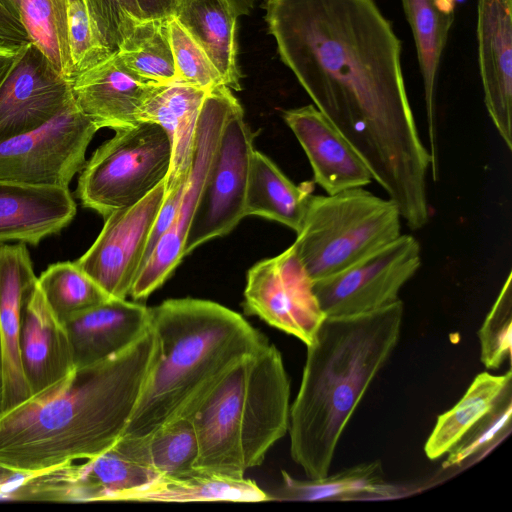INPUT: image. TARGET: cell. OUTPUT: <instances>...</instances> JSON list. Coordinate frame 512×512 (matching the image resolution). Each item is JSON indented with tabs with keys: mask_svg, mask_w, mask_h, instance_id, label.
Here are the masks:
<instances>
[{
	"mask_svg": "<svg viewBox=\"0 0 512 512\" xmlns=\"http://www.w3.org/2000/svg\"><path fill=\"white\" fill-rule=\"evenodd\" d=\"M313 284L291 245L248 270L244 311L308 346L327 318Z\"/></svg>",
	"mask_w": 512,
	"mask_h": 512,
	"instance_id": "cell-12",
	"label": "cell"
},
{
	"mask_svg": "<svg viewBox=\"0 0 512 512\" xmlns=\"http://www.w3.org/2000/svg\"><path fill=\"white\" fill-rule=\"evenodd\" d=\"M141 461L158 476H175L196 469L199 446L191 417H180L149 434L130 436Z\"/></svg>",
	"mask_w": 512,
	"mask_h": 512,
	"instance_id": "cell-31",
	"label": "cell"
},
{
	"mask_svg": "<svg viewBox=\"0 0 512 512\" xmlns=\"http://www.w3.org/2000/svg\"><path fill=\"white\" fill-rule=\"evenodd\" d=\"M312 191V182L294 184L268 156L253 150L244 206L245 216H261L297 232L313 195Z\"/></svg>",
	"mask_w": 512,
	"mask_h": 512,
	"instance_id": "cell-27",
	"label": "cell"
},
{
	"mask_svg": "<svg viewBox=\"0 0 512 512\" xmlns=\"http://www.w3.org/2000/svg\"><path fill=\"white\" fill-rule=\"evenodd\" d=\"M253 138L237 100L222 128L188 229L184 256L201 244L228 234L245 217Z\"/></svg>",
	"mask_w": 512,
	"mask_h": 512,
	"instance_id": "cell-9",
	"label": "cell"
},
{
	"mask_svg": "<svg viewBox=\"0 0 512 512\" xmlns=\"http://www.w3.org/2000/svg\"><path fill=\"white\" fill-rule=\"evenodd\" d=\"M171 17L141 19L116 50L124 65L146 81H177L170 40Z\"/></svg>",
	"mask_w": 512,
	"mask_h": 512,
	"instance_id": "cell-29",
	"label": "cell"
},
{
	"mask_svg": "<svg viewBox=\"0 0 512 512\" xmlns=\"http://www.w3.org/2000/svg\"><path fill=\"white\" fill-rule=\"evenodd\" d=\"M238 16L248 15L254 8L256 0H231Z\"/></svg>",
	"mask_w": 512,
	"mask_h": 512,
	"instance_id": "cell-43",
	"label": "cell"
},
{
	"mask_svg": "<svg viewBox=\"0 0 512 512\" xmlns=\"http://www.w3.org/2000/svg\"><path fill=\"white\" fill-rule=\"evenodd\" d=\"M75 368L105 360L128 348L150 328V307L110 298L65 320Z\"/></svg>",
	"mask_w": 512,
	"mask_h": 512,
	"instance_id": "cell-19",
	"label": "cell"
},
{
	"mask_svg": "<svg viewBox=\"0 0 512 512\" xmlns=\"http://www.w3.org/2000/svg\"><path fill=\"white\" fill-rule=\"evenodd\" d=\"M414 37L424 87L431 168L438 171L436 88L443 51L455 20V0H401Z\"/></svg>",
	"mask_w": 512,
	"mask_h": 512,
	"instance_id": "cell-23",
	"label": "cell"
},
{
	"mask_svg": "<svg viewBox=\"0 0 512 512\" xmlns=\"http://www.w3.org/2000/svg\"><path fill=\"white\" fill-rule=\"evenodd\" d=\"M164 198L162 182L135 205L110 213L96 240L75 261L110 298L130 295Z\"/></svg>",
	"mask_w": 512,
	"mask_h": 512,
	"instance_id": "cell-13",
	"label": "cell"
},
{
	"mask_svg": "<svg viewBox=\"0 0 512 512\" xmlns=\"http://www.w3.org/2000/svg\"><path fill=\"white\" fill-rule=\"evenodd\" d=\"M512 372L492 375L478 374L461 399L437 417L424 451L436 460L452 450L483 418L511 395Z\"/></svg>",
	"mask_w": 512,
	"mask_h": 512,
	"instance_id": "cell-28",
	"label": "cell"
},
{
	"mask_svg": "<svg viewBox=\"0 0 512 512\" xmlns=\"http://www.w3.org/2000/svg\"><path fill=\"white\" fill-rule=\"evenodd\" d=\"M161 85L136 76L114 51L78 74L71 89L75 105L98 130L116 131L141 122L146 102Z\"/></svg>",
	"mask_w": 512,
	"mask_h": 512,
	"instance_id": "cell-15",
	"label": "cell"
},
{
	"mask_svg": "<svg viewBox=\"0 0 512 512\" xmlns=\"http://www.w3.org/2000/svg\"><path fill=\"white\" fill-rule=\"evenodd\" d=\"M169 29L177 81L206 90L224 85L220 73L206 52L175 15L170 18Z\"/></svg>",
	"mask_w": 512,
	"mask_h": 512,
	"instance_id": "cell-35",
	"label": "cell"
},
{
	"mask_svg": "<svg viewBox=\"0 0 512 512\" xmlns=\"http://www.w3.org/2000/svg\"><path fill=\"white\" fill-rule=\"evenodd\" d=\"M209 90L175 81L161 85L146 102L141 122H153L166 132L171 162L164 181L165 196L184 188L192 167L197 123Z\"/></svg>",
	"mask_w": 512,
	"mask_h": 512,
	"instance_id": "cell-22",
	"label": "cell"
},
{
	"mask_svg": "<svg viewBox=\"0 0 512 512\" xmlns=\"http://www.w3.org/2000/svg\"><path fill=\"white\" fill-rule=\"evenodd\" d=\"M22 23L31 42L67 80L75 71L71 59L66 0H22Z\"/></svg>",
	"mask_w": 512,
	"mask_h": 512,
	"instance_id": "cell-32",
	"label": "cell"
},
{
	"mask_svg": "<svg viewBox=\"0 0 512 512\" xmlns=\"http://www.w3.org/2000/svg\"><path fill=\"white\" fill-rule=\"evenodd\" d=\"M24 44L0 41V86L18 60Z\"/></svg>",
	"mask_w": 512,
	"mask_h": 512,
	"instance_id": "cell-41",
	"label": "cell"
},
{
	"mask_svg": "<svg viewBox=\"0 0 512 512\" xmlns=\"http://www.w3.org/2000/svg\"><path fill=\"white\" fill-rule=\"evenodd\" d=\"M48 306L63 323L69 317L101 304L110 297L75 262L51 264L37 277Z\"/></svg>",
	"mask_w": 512,
	"mask_h": 512,
	"instance_id": "cell-33",
	"label": "cell"
},
{
	"mask_svg": "<svg viewBox=\"0 0 512 512\" xmlns=\"http://www.w3.org/2000/svg\"><path fill=\"white\" fill-rule=\"evenodd\" d=\"M290 406L282 355L267 342L238 361L191 416L196 468L244 478L287 433Z\"/></svg>",
	"mask_w": 512,
	"mask_h": 512,
	"instance_id": "cell-5",
	"label": "cell"
},
{
	"mask_svg": "<svg viewBox=\"0 0 512 512\" xmlns=\"http://www.w3.org/2000/svg\"><path fill=\"white\" fill-rule=\"evenodd\" d=\"M420 266L419 242L401 234L351 266L314 281V292L327 317L371 312L400 300L401 288Z\"/></svg>",
	"mask_w": 512,
	"mask_h": 512,
	"instance_id": "cell-11",
	"label": "cell"
},
{
	"mask_svg": "<svg viewBox=\"0 0 512 512\" xmlns=\"http://www.w3.org/2000/svg\"><path fill=\"white\" fill-rule=\"evenodd\" d=\"M281 61L351 144L412 230L429 219L431 155L414 119L401 41L375 0H266Z\"/></svg>",
	"mask_w": 512,
	"mask_h": 512,
	"instance_id": "cell-1",
	"label": "cell"
},
{
	"mask_svg": "<svg viewBox=\"0 0 512 512\" xmlns=\"http://www.w3.org/2000/svg\"><path fill=\"white\" fill-rule=\"evenodd\" d=\"M111 500L259 502L270 500V497L253 480L228 477L196 468L186 474L159 476L142 486L116 493Z\"/></svg>",
	"mask_w": 512,
	"mask_h": 512,
	"instance_id": "cell-25",
	"label": "cell"
},
{
	"mask_svg": "<svg viewBox=\"0 0 512 512\" xmlns=\"http://www.w3.org/2000/svg\"><path fill=\"white\" fill-rule=\"evenodd\" d=\"M68 35L75 77L112 52L101 40L85 0H66Z\"/></svg>",
	"mask_w": 512,
	"mask_h": 512,
	"instance_id": "cell-36",
	"label": "cell"
},
{
	"mask_svg": "<svg viewBox=\"0 0 512 512\" xmlns=\"http://www.w3.org/2000/svg\"><path fill=\"white\" fill-rule=\"evenodd\" d=\"M157 477L138 459L130 438L121 436L113 446L84 464L71 463V501H110L116 493Z\"/></svg>",
	"mask_w": 512,
	"mask_h": 512,
	"instance_id": "cell-26",
	"label": "cell"
},
{
	"mask_svg": "<svg viewBox=\"0 0 512 512\" xmlns=\"http://www.w3.org/2000/svg\"><path fill=\"white\" fill-rule=\"evenodd\" d=\"M282 483L270 500L352 499L358 494H383L387 490L379 461L363 463L320 479L299 480L282 471Z\"/></svg>",
	"mask_w": 512,
	"mask_h": 512,
	"instance_id": "cell-30",
	"label": "cell"
},
{
	"mask_svg": "<svg viewBox=\"0 0 512 512\" xmlns=\"http://www.w3.org/2000/svg\"><path fill=\"white\" fill-rule=\"evenodd\" d=\"M36 282L26 245H0V411L31 396L20 362L19 333L24 303Z\"/></svg>",
	"mask_w": 512,
	"mask_h": 512,
	"instance_id": "cell-16",
	"label": "cell"
},
{
	"mask_svg": "<svg viewBox=\"0 0 512 512\" xmlns=\"http://www.w3.org/2000/svg\"><path fill=\"white\" fill-rule=\"evenodd\" d=\"M71 84L36 44L25 43L0 86V143L59 114L73 101Z\"/></svg>",
	"mask_w": 512,
	"mask_h": 512,
	"instance_id": "cell-14",
	"label": "cell"
},
{
	"mask_svg": "<svg viewBox=\"0 0 512 512\" xmlns=\"http://www.w3.org/2000/svg\"><path fill=\"white\" fill-rule=\"evenodd\" d=\"M283 119L310 162L314 182L326 194L371 183L373 177L365 162L314 105L286 110Z\"/></svg>",
	"mask_w": 512,
	"mask_h": 512,
	"instance_id": "cell-18",
	"label": "cell"
},
{
	"mask_svg": "<svg viewBox=\"0 0 512 512\" xmlns=\"http://www.w3.org/2000/svg\"><path fill=\"white\" fill-rule=\"evenodd\" d=\"M180 0H178V3H179Z\"/></svg>",
	"mask_w": 512,
	"mask_h": 512,
	"instance_id": "cell-44",
	"label": "cell"
},
{
	"mask_svg": "<svg viewBox=\"0 0 512 512\" xmlns=\"http://www.w3.org/2000/svg\"><path fill=\"white\" fill-rule=\"evenodd\" d=\"M0 5L17 21L22 23V0H0ZM23 24V23H22Z\"/></svg>",
	"mask_w": 512,
	"mask_h": 512,
	"instance_id": "cell-42",
	"label": "cell"
},
{
	"mask_svg": "<svg viewBox=\"0 0 512 512\" xmlns=\"http://www.w3.org/2000/svg\"><path fill=\"white\" fill-rule=\"evenodd\" d=\"M157 355L150 326L125 350L0 411V469L29 476L109 449L129 423Z\"/></svg>",
	"mask_w": 512,
	"mask_h": 512,
	"instance_id": "cell-2",
	"label": "cell"
},
{
	"mask_svg": "<svg viewBox=\"0 0 512 512\" xmlns=\"http://www.w3.org/2000/svg\"><path fill=\"white\" fill-rule=\"evenodd\" d=\"M19 354L31 396L56 384L75 369L66 330L48 306L37 282L24 303Z\"/></svg>",
	"mask_w": 512,
	"mask_h": 512,
	"instance_id": "cell-20",
	"label": "cell"
},
{
	"mask_svg": "<svg viewBox=\"0 0 512 512\" xmlns=\"http://www.w3.org/2000/svg\"><path fill=\"white\" fill-rule=\"evenodd\" d=\"M0 41L24 44L30 41L22 23L13 18L0 5Z\"/></svg>",
	"mask_w": 512,
	"mask_h": 512,
	"instance_id": "cell-39",
	"label": "cell"
},
{
	"mask_svg": "<svg viewBox=\"0 0 512 512\" xmlns=\"http://www.w3.org/2000/svg\"><path fill=\"white\" fill-rule=\"evenodd\" d=\"M175 16L206 52L223 84L240 91L242 74L237 62L236 41L238 14L231 0H180Z\"/></svg>",
	"mask_w": 512,
	"mask_h": 512,
	"instance_id": "cell-24",
	"label": "cell"
},
{
	"mask_svg": "<svg viewBox=\"0 0 512 512\" xmlns=\"http://www.w3.org/2000/svg\"><path fill=\"white\" fill-rule=\"evenodd\" d=\"M143 18H163L175 15L178 0H136Z\"/></svg>",
	"mask_w": 512,
	"mask_h": 512,
	"instance_id": "cell-40",
	"label": "cell"
},
{
	"mask_svg": "<svg viewBox=\"0 0 512 512\" xmlns=\"http://www.w3.org/2000/svg\"><path fill=\"white\" fill-rule=\"evenodd\" d=\"M401 220L393 200L363 187L312 195L292 246L316 281L394 241L401 235Z\"/></svg>",
	"mask_w": 512,
	"mask_h": 512,
	"instance_id": "cell-6",
	"label": "cell"
},
{
	"mask_svg": "<svg viewBox=\"0 0 512 512\" xmlns=\"http://www.w3.org/2000/svg\"><path fill=\"white\" fill-rule=\"evenodd\" d=\"M237 98L225 85L210 89L196 130L192 167L173 221L156 242L130 291L135 301L146 299L171 276L184 258V245L222 128Z\"/></svg>",
	"mask_w": 512,
	"mask_h": 512,
	"instance_id": "cell-10",
	"label": "cell"
},
{
	"mask_svg": "<svg viewBox=\"0 0 512 512\" xmlns=\"http://www.w3.org/2000/svg\"><path fill=\"white\" fill-rule=\"evenodd\" d=\"M404 305L327 317L290 406V453L309 479L329 474L340 438L400 338Z\"/></svg>",
	"mask_w": 512,
	"mask_h": 512,
	"instance_id": "cell-3",
	"label": "cell"
},
{
	"mask_svg": "<svg viewBox=\"0 0 512 512\" xmlns=\"http://www.w3.org/2000/svg\"><path fill=\"white\" fill-rule=\"evenodd\" d=\"M477 51L484 103L512 149V0H478Z\"/></svg>",
	"mask_w": 512,
	"mask_h": 512,
	"instance_id": "cell-17",
	"label": "cell"
},
{
	"mask_svg": "<svg viewBox=\"0 0 512 512\" xmlns=\"http://www.w3.org/2000/svg\"><path fill=\"white\" fill-rule=\"evenodd\" d=\"M80 171L76 196L85 208L105 218L135 205L164 182L171 147L163 128L140 122L115 131Z\"/></svg>",
	"mask_w": 512,
	"mask_h": 512,
	"instance_id": "cell-7",
	"label": "cell"
},
{
	"mask_svg": "<svg viewBox=\"0 0 512 512\" xmlns=\"http://www.w3.org/2000/svg\"><path fill=\"white\" fill-rule=\"evenodd\" d=\"M158 355L122 436L191 417L229 370L268 340L216 302L180 298L150 307Z\"/></svg>",
	"mask_w": 512,
	"mask_h": 512,
	"instance_id": "cell-4",
	"label": "cell"
},
{
	"mask_svg": "<svg viewBox=\"0 0 512 512\" xmlns=\"http://www.w3.org/2000/svg\"><path fill=\"white\" fill-rule=\"evenodd\" d=\"M512 398L506 397L447 454L443 468L461 466L500 440L511 428Z\"/></svg>",
	"mask_w": 512,
	"mask_h": 512,
	"instance_id": "cell-37",
	"label": "cell"
},
{
	"mask_svg": "<svg viewBox=\"0 0 512 512\" xmlns=\"http://www.w3.org/2000/svg\"><path fill=\"white\" fill-rule=\"evenodd\" d=\"M509 272L494 304L481 325L478 336L480 359L488 369H498L511 358L512 283Z\"/></svg>",
	"mask_w": 512,
	"mask_h": 512,
	"instance_id": "cell-34",
	"label": "cell"
},
{
	"mask_svg": "<svg viewBox=\"0 0 512 512\" xmlns=\"http://www.w3.org/2000/svg\"><path fill=\"white\" fill-rule=\"evenodd\" d=\"M97 131L73 99L44 125L0 143V181L68 188Z\"/></svg>",
	"mask_w": 512,
	"mask_h": 512,
	"instance_id": "cell-8",
	"label": "cell"
},
{
	"mask_svg": "<svg viewBox=\"0 0 512 512\" xmlns=\"http://www.w3.org/2000/svg\"><path fill=\"white\" fill-rule=\"evenodd\" d=\"M76 211L69 188L0 181V244L37 245L67 227Z\"/></svg>",
	"mask_w": 512,
	"mask_h": 512,
	"instance_id": "cell-21",
	"label": "cell"
},
{
	"mask_svg": "<svg viewBox=\"0 0 512 512\" xmlns=\"http://www.w3.org/2000/svg\"><path fill=\"white\" fill-rule=\"evenodd\" d=\"M102 42L116 51L143 19L136 0H85Z\"/></svg>",
	"mask_w": 512,
	"mask_h": 512,
	"instance_id": "cell-38",
	"label": "cell"
}]
</instances>
